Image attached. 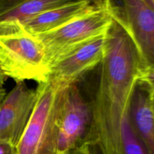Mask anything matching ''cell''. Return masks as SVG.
<instances>
[{
  "instance_id": "6da1fadb",
  "label": "cell",
  "mask_w": 154,
  "mask_h": 154,
  "mask_svg": "<svg viewBox=\"0 0 154 154\" xmlns=\"http://www.w3.org/2000/svg\"><path fill=\"white\" fill-rule=\"evenodd\" d=\"M112 3L99 85L93 102V135L102 154H123L122 126L143 70L139 54Z\"/></svg>"
},
{
  "instance_id": "7a4b0ae2",
  "label": "cell",
  "mask_w": 154,
  "mask_h": 154,
  "mask_svg": "<svg viewBox=\"0 0 154 154\" xmlns=\"http://www.w3.org/2000/svg\"><path fill=\"white\" fill-rule=\"evenodd\" d=\"M112 20L111 2L96 1L94 7L84 14L60 28L34 35L42 44L50 66L75 47L106 34Z\"/></svg>"
},
{
  "instance_id": "3957f363",
  "label": "cell",
  "mask_w": 154,
  "mask_h": 154,
  "mask_svg": "<svg viewBox=\"0 0 154 154\" xmlns=\"http://www.w3.org/2000/svg\"><path fill=\"white\" fill-rule=\"evenodd\" d=\"M64 88L38 84L37 102L16 147L17 154H57V119Z\"/></svg>"
},
{
  "instance_id": "277c9868",
  "label": "cell",
  "mask_w": 154,
  "mask_h": 154,
  "mask_svg": "<svg viewBox=\"0 0 154 154\" xmlns=\"http://www.w3.org/2000/svg\"><path fill=\"white\" fill-rule=\"evenodd\" d=\"M0 69L17 83H46L49 65L37 38L25 32L0 35Z\"/></svg>"
},
{
  "instance_id": "5b68a950",
  "label": "cell",
  "mask_w": 154,
  "mask_h": 154,
  "mask_svg": "<svg viewBox=\"0 0 154 154\" xmlns=\"http://www.w3.org/2000/svg\"><path fill=\"white\" fill-rule=\"evenodd\" d=\"M89 142L93 135L92 103L83 96L77 84L65 87L57 119V154H63Z\"/></svg>"
},
{
  "instance_id": "8992f818",
  "label": "cell",
  "mask_w": 154,
  "mask_h": 154,
  "mask_svg": "<svg viewBox=\"0 0 154 154\" xmlns=\"http://www.w3.org/2000/svg\"><path fill=\"white\" fill-rule=\"evenodd\" d=\"M106 34L89 40L56 59L49 66L46 83L64 88L76 83L100 65L104 57Z\"/></svg>"
},
{
  "instance_id": "52a82bcc",
  "label": "cell",
  "mask_w": 154,
  "mask_h": 154,
  "mask_svg": "<svg viewBox=\"0 0 154 154\" xmlns=\"http://www.w3.org/2000/svg\"><path fill=\"white\" fill-rule=\"evenodd\" d=\"M113 5L138 50L143 70H154V12L145 0Z\"/></svg>"
},
{
  "instance_id": "ba28073f",
  "label": "cell",
  "mask_w": 154,
  "mask_h": 154,
  "mask_svg": "<svg viewBox=\"0 0 154 154\" xmlns=\"http://www.w3.org/2000/svg\"><path fill=\"white\" fill-rule=\"evenodd\" d=\"M38 99L37 90L19 83L0 105V141L17 147L32 117Z\"/></svg>"
},
{
  "instance_id": "9c48e42d",
  "label": "cell",
  "mask_w": 154,
  "mask_h": 154,
  "mask_svg": "<svg viewBox=\"0 0 154 154\" xmlns=\"http://www.w3.org/2000/svg\"><path fill=\"white\" fill-rule=\"evenodd\" d=\"M69 0H0V35L21 32L22 25L45 11Z\"/></svg>"
},
{
  "instance_id": "30bf717a",
  "label": "cell",
  "mask_w": 154,
  "mask_h": 154,
  "mask_svg": "<svg viewBox=\"0 0 154 154\" xmlns=\"http://www.w3.org/2000/svg\"><path fill=\"white\" fill-rule=\"evenodd\" d=\"M96 2L70 1L54 8L45 11L26 21L22 31L30 35L48 32L63 26L93 8Z\"/></svg>"
},
{
  "instance_id": "8fae6325",
  "label": "cell",
  "mask_w": 154,
  "mask_h": 154,
  "mask_svg": "<svg viewBox=\"0 0 154 154\" xmlns=\"http://www.w3.org/2000/svg\"><path fill=\"white\" fill-rule=\"evenodd\" d=\"M131 124L147 154H154V118L147 90L138 82L129 110Z\"/></svg>"
},
{
  "instance_id": "7c38bea8",
  "label": "cell",
  "mask_w": 154,
  "mask_h": 154,
  "mask_svg": "<svg viewBox=\"0 0 154 154\" xmlns=\"http://www.w3.org/2000/svg\"><path fill=\"white\" fill-rule=\"evenodd\" d=\"M122 144L123 154H147L132 128L129 114L122 126Z\"/></svg>"
},
{
  "instance_id": "4fadbf2b",
  "label": "cell",
  "mask_w": 154,
  "mask_h": 154,
  "mask_svg": "<svg viewBox=\"0 0 154 154\" xmlns=\"http://www.w3.org/2000/svg\"><path fill=\"white\" fill-rule=\"evenodd\" d=\"M138 83L148 93L151 102H154V70H142Z\"/></svg>"
},
{
  "instance_id": "5bb4252c",
  "label": "cell",
  "mask_w": 154,
  "mask_h": 154,
  "mask_svg": "<svg viewBox=\"0 0 154 154\" xmlns=\"http://www.w3.org/2000/svg\"><path fill=\"white\" fill-rule=\"evenodd\" d=\"M0 154H17L15 146L5 141H0Z\"/></svg>"
},
{
  "instance_id": "9a60e30c",
  "label": "cell",
  "mask_w": 154,
  "mask_h": 154,
  "mask_svg": "<svg viewBox=\"0 0 154 154\" xmlns=\"http://www.w3.org/2000/svg\"><path fill=\"white\" fill-rule=\"evenodd\" d=\"M91 143L92 142L87 143V144H84V145L78 147V148L75 149V150H71V151L67 152V153L63 154H92L91 147H90Z\"/></svg>"
},
{
  "instance_id": "2e32d148",
  "label": "cell",
  "mask_w": 154,
  "mask_h": 154,
  "mask_svg": "<svg viewBox=\"0 0 154 154\" xmlns=\"http://www.w3.org/2000/svg\"><path fill=\"white\" fill-rule=\"evenodd\" d=\"M90 147H91L92 154H102L99 147H98L97 144L96 142H92L91 144H90Z\"/></svg>"
},
{
  "instance_id": "e0dca14e",
  "label": "cell",
  "mask_w": 154,
  "mask_h": 154,
  "mask_svg": "<svg viewBox=\"0 0 154 154\" xmlns=\"http://www.w3.org/2000/svg\"><path fill=\"white\" fill-rule=\"evenodd\" d=\"M6 79H7V77L5 75V74L3 73L2 71L0 69V89L3 88V85H4Z\"/></svg>"
},
{
  "instance_id": "ac0fdd59",
  "label": "cell",
  "mask_w": 154,
  "mask_h": 154,
  "mask_svg": "<svg viewBox=\"0 0 154 154\" xmlns=\"http://www.w3.org/2000/svg\"><path fill=\"white\" fill-rule=\"evenodd\" d=\"M6 96V92L4 88H2L0 89V105H1L2 102V100L4 99L5 96Z\"/></svg>"
},
{
  "instance_id": "d6986e66",
  "label": "cell",
  "mask_w": 154,
  "mask_h": 154,
  "mask_svg": "<svg viewBox=\"0 0 154 154\" xmlns=\"http://www.w3.org/2000/svg\"><path fill=\"white\" fill-rule=\"evenodd\" d=\"M145 2L154 12V0H145Z\"/></svg>"
},
{
  "instance_id": "ffe728a7",
  "label": "cell",
  "mask_w": 154,
  "mask_h": 154,
  "mask_svg": "<svg viewBox=\"0 0 154 154\" xmlns=\"http://www.w3.org/2000/svg\"><path fill=\"white\" fill-rule=\"evenodd\" d=\"M150 103H151V111H152V114H153V118H154V102H151V101H150Z\"/></svg>"
}]
</instances>
